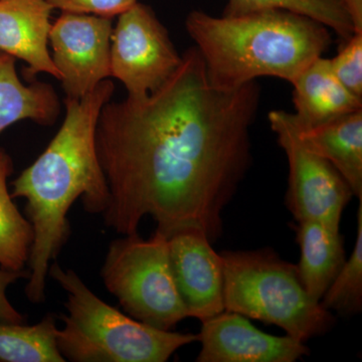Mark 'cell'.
Returning <instances> with one entry per match:
<instances>
[{
	"mask_svg": "<svg viewBox=\"0 0 362 362\" xmlns=\"http://www.w3.org/2000/svg\"><path fill=\"white\" fill-rule=\"evenodd\" d=\"M259 101L256 81L214 87L192 47L156 92L105 104L96 130L109 189L105 225L134 235L150 216L168 239L197 230L216 242L223 211L251 166Z\"/></svg>",
	"mask_w": 362,
	"mask_h": 362,
	"instance_id": "6da1fadb",
	"label": "cell"
},
{
	"mask_svg": "<svg viewBox=\"0 0 362 362\" xmlns=\"http://www.w3.org/2000/svg\"><path fill=\"white\" fill-rule=\"evenodd\" d=\"M114 90V83L105 80L81 99L66 98L61 128L37 160L11 183V197L25 199V216L33 230L25 287L30 303L45 302L49 266L70 238L71 206L81 199L90 214H103L108 206L96 130L102 109L111 101Z\"/></svg>",
	"mask_w": 362,
	"mask_h": 362,
	"instance_id": "7a4b0ae2",
	"label": "cell"
},
{
	"mask_svg": "<svg viewBox=\"0 0 362 362\" xmlns=\"http://www.w3.org/2000/svg\"><path fill=\"white\" fill-rule=\"evenodd\" d=\"M185 28L209 82L223 90L237 89L259 77L292 84L331 45L327 26L285 9L221 18L194 11Z\"/></svg>",
	"mask_w": 362,
	"mask_h": 362,
	"instance_id": "3957f363",
	"label": "cell"
},
{
	"mask_svg": "<svg viewBox=\"0 0 362 362\" xmlns=\"http://www.w3.org/2000/svg\"><path fill=\"white\" fill-rule=\"evenodd\" d=\"M47 276L66 294L68 314L59 316L63 327L57 333V346L66 361L165 362L181 347L199 341V335L158 329L126 315L56 261Z\"/></svg>",
	"mask_w": 362,
	"mask_h": 362,
	"instance_id": "277c9868",
	"label": "cell"
},
{
	"mask_svg": "<svg viewBox=\"0 0 362 362\" xmlns=\"http://www.w3.org/2000/svg\"><path fill=\"white\" fill-rule=\"evenodd\" d=\"M220 255L226 311L273 324L303 342L332 329L334 317L309 296L296 265L270 249Z\"/></svg>",
	"mask_w": 362,
	"mask_h": 362,
	"instance_id": "5b68a950",
	"label": "cell"
},
{
	"mask_svg": "<svg viewBox=\"0 0 362 362\" xmlns=\"http://www.w3.org/2000/svg\"><path fill=\"white\" fill-rule=\"evenodd\" d=\"M101 277L128 315L161 330H173L188 318L176 285L168 238L139 233L112 240Z\"/></svg>",
	"mask_w": 362,
	"mask_h": 362,
	"instance_id": "8992f818",
	"label": "cell"
},
{
	"mask_svg": "<svg viewBox=\"0 0 362 362\" xmlns=\"http://www.w3.org/2000/svg\"><path fill=\"white\" fill-rule=\"evenodd\" d=\"M111 37V75L128 96H146L162 87L182 59L151 7L136 2L118 16Z\"/></svg>",
	"mask_w": 362,
	"mask_h": 362,
	"instance_id": "52a82bcc",
	"label": "cell"
},
{
	"mask_svg": "<svg viewBox=\"0 0 362 362\" xmlns=\"http://www.w3.org/2000/svg\"><path fill=\"white\" fill-rule=\"evenodd\" d=\"M268 118L289 162L286 204L295 220L320 221L339 230L343 211L354 195L349 183L329 162L302 144L291 113L272 111Z\"/></svg>",
	"mask_w": 362,
	"mask_h": 362,
	"instance_id": "ba28073f",
	"label": "cell"
},
{
	"mask_svg": "<svg viewBox=\"0 0 362 362\" xmlns=\"http://www.w3.org/2000/svg\"><path fill=\"white\" fill-rule=\"evenodd\" d=\"M113 18L62 13L52 23L49 45L66 99L78 100L111 75Z\"/></svg>",
	"mask_w": 362,
	"mask_h": 362,
	"instance_id": "9c48e42d",
	"label": "cell"
},
{
	"mask_svg": "<svg viewBox=\"0 0 362 362\" xmlns=\"http://www.w3.org/2000/svg\"><path fill=\"white\" fill-rule=\"evenodd\" d=\"M199 362H295L310 349L296 338L274 337L232 311L202 321Z\"/></svg>",
	"mask_w": 362,
	"mask_h": 362,
	"instance_id": "30bf717a",
	"label": "cell"
},
{
	"mask_svg": "<svg viewBox=\"0 0 362 362\" xmlns=\"http://www.w3.org/2000/svg\"><path fill=\"white\" fill-rule=\"evenodd\" d=\"M176 285L188 317L204 321L225 311L223 269L206 235L185 230L168 239Z\"/></svg>",
	"mask_w": 362,
	"mask_h": 362,
	"instance_id": "8fae6325",
	"label": "cell"
},
{
	"mask_svg": "<svg viewBox=\"0 0 362 362\" xmlns=\"http://www.w3.org/2000/svg\"><path fill=\"white\" fill-rule=\"evenodd\" d=\"M52 11L45 0H0V52L25 62L28 81L40 73L61 80L49 49Z\"/></svg>",
	"mask_w": 362,
	"mask_h": 362,
	"instance_id": "7c38bea8",
	"label": "cell"
},
{
	"mask_svg": "<svg viewBox=\"0 0 362 362\" xmlns=\"http://www.w3.org/2000/svg\"><path fill=\"white\" fill-rule=\"evenodd\" d=\"M292 85L295 107L292 119L298 129L315 127L362 109L361 98L338 80L329 59H315Z\"/></svg>",
	"mask_w": 362,
	"mask_h": 362,
	"instance_id": "4fadbf2b",
	"label": "cell"
},
{
	"mask_svg": "<svg viewBox=\"0 0 362 362\" xmlns=\"http://www.w3.org/2000/svg\"><path fill=\"white\" fill-rule=\"evenodd\" d=\"M294 126L302 144L329 162L362 201V109L308 129Z\"/></svg>",
	"mask_w": 362,
	"mask_h": 362,
	"instance_id": "5bb4252c",
	"label": "cell"
},
{
	"mask_svg": "<svg viewBox=\"0 0 362 362\" xmlns=\"http://www.w3.org/2000/svg\"><path fill=\"white\" fill-rule=\"evenodd\" d=\"M16 62L11 54L0 52V133L23 120L54 125L61 113L54 87L35 78L25 84L18 76Z\"/></svg>",
	"mask_w": 362,
	"mask_h": 362,
	"instance_id": "9a60e30c",
	"label": "cell"
},
{
	"mask_svg": "<svg viewBox=\"0 0 362 362\" xmlns=\"http://www.w3.org/2000/svg\"><path fill=\"white\" fill-rule=\"evenodd\" d=\"M296 240L300 247L298 276L309 296L320 302L343 264L345 249L339 230L320 221H298Z\"/></svg>",
	"mask_w": 362,
	"mask_h": 362,
	"instance_id": "2e32d148",
	"label": "cell"
},
{
	"mask_svg": "<svg viewBox=\"0 0 362 362\" xmlns=\"http://www.w3.org/2000/svg\"><path fill=\"white\" fill-rule=\"evenodd\" d=\"M13 161L0 148V267L9 271H23L30 261L33 242L32 223L18 211L8 189Z\"/></svg>",
	"mask_w": 362,
	"mask_h": 362,
	"instance_id": "e0dca14e",
	"label": "cell"
},
{
	"mask_svg": "<svg viewBox=\"0 0 362 362\" xmlns=\"http://www.w3.org/2000/svg\"><path fill=\"white\" fill-rule=\"evenodd\" d=\"M57 320L49 313L33 325L0 322V361L65 362L57 346Z\"/></svg>",
	"mask_w": 362,
	"mask_h": 362,
	"instance_id": "ac0fdd59",
	"label": "cell"
},
{
	"mask_svg": "<svg viewBox=\"0 0 362 362\" xmlns=\"http://www.w3.org/2000/svg\"><path fill=\"white\" fill-rule=\"evenodd\" d=\"M268 9H285L309 16L334 30L344 40L354 33L341 0H228L223 16H242Z\"/></svg>",
	"mask_w": 362,
	"mask_h": 362,
	"instance_id": "d6986e66",
	"label": "cell"
},
{
	"mask_svg": "<svg viewBox=\"0 0 362 362\" xmlns=\"http://www.w3.org/2000/svg\"><path fill=\"white\" fill-rule=\"evenodd\" d=\"M320 304L326 310L344 316L356 315L362 310V201L357 209L354 251L323 295Z\"/></svg>",
	"mask_w": 362,
	"mask_h": 362,
	"instance_id": "ffe728a7",
	"label": "cell"
},
{
	"mask_svg": "<svg viewBox=\"0 0 362 362\" xmlns=\"http://www.w3.org/2000/svg\"><path fill=\"white\" fill-rule=\"evenodd\" d=\"M329 59L338 80L362 99V33H354L337 56Z\"/></svg>",
	"mask_w": 362,
	"mask_h": 362,
	"instance_id": "44dd1931",
	"label": "cell"
},
{
	"mask_svg": "<svg viewBox=\"0 0 362 362\" xmlns=\"http://www.w3.org/2000/svg\"><path fill=\"white\" fill-rule=\"evenodd\" d=\"M62 13L90 14L113 18L134 6L138 0H45Z\"/></svg>",
	"mask_w": 362,
	"mask_h": 362,
	"instance_id": "7402d4cb",
	"label": "cell"
},
{
	"mask_svg": "<svg viewBox=\"0 0 362 362\" xmlns=\"http://www.w3.org/2000/svg\"><path fill=\"white\" fill-rule=\"evenodd\" d=\"M30 271H9L0 269V322L21 324L25 322V317L21 313L7 298L9 286L21 279H28Z\"/></svg>",
	"mask_w": 362,
	"mask_h": 362,
	"instance_id": "603a6c76",
	"label": "cell"
},
{
	"mask_svg": "<svg viewBox=\"0 0 362 362\" xmlns=\"http://www.w3.org/2000/svg\"><path fill=\"white\" fill-rule=\"evenodd\" d=\"M349 14L354 33H362V0H341Z\"/></svg>",
	"mask_w": 362,
	"mask_h": 362,
	"instance_id": "cb8c5ba5",
	"label": "cell"
}]
</instances>
